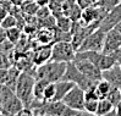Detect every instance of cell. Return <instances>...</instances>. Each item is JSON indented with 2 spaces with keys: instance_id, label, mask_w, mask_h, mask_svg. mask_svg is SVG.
<instances>
[{
  "instance_id": "obj_25",
  "label": "cell",
  "mask_w": 121,
  "mask_h": 116,
  "mask_svg": "<svg viewBox=\"0 0 121 116\" xmlns=\"http://www.w3.org/2000/svg\"><path fill=\"white\" fill-rule=\"evenodd\" d=\"M121 4V0H98V3L95 5L98 6H103V8L108 9L109 11L112 10L114 8H116L117 5Z\"/></svg>"
},
{
  "instance_id": "obj_14",
  "label": "cell",
  "mask_w": 121,
  "mask_h": 116,
  "mask_svg": "<svg viewBox=\"0 0 121 116\" xmlns=\"http://www.w3.org/2000/svg\"><path fill=\"white\" fill-rule=\"evenodd\" d=\"M55 86H56V93L54 101H59L65 98V95L76 86V83H73L72 81H67V79H60V81L55 82Z\"/></svg>"
},
{
  "instance_id": "obj_5",
  "label": "cell",
  "mask_w": 121,
  "mask_h": 116,
  "mask_svg": "<svg viewBox=\"0 0 121 116\" xmlns=\"http://www.w3.org/2000/svg\"><path fill=\"white\" fill-rule=\"evenodd\" d=\"M105 33L104 31L97 28L95 31L89 33L82 44L80 45L77 52H87V50H92V52H102L104 47V40H105Z\"/></svg>"
},
{
  "instance_id": "obj_11",
  "label": "cell",
  "mask_w": 121,
  "mask_h": 116,
  "mask_svg": "<svg viewBox=\"0 0 121 116\" xmlns=\"http://www.w3.org/2000/svg\"><path fill=\"white\" fill-rule=\"evenodd\" d=\"M25 103L21 100L16 94H13L12 97H10L8 100L4 103L3 109H1V115H18V112L25 107Z\"/></svg>"
},
{
  "instance_id": "obj_16",
  "label": "cell",
  "mask_w": 121,
  "mask_h": 116,
  "mask_svg": "<svg viewBox=\"0 0 121 116\" xmlns=\"http://www.w3.org/2000/svg\"><path fill=\"white\" fill-rule=\"evenodd\" d=\"M21 71L17 66H11L9 69V72H8V79H6V83L5 86L6 87H9V88H11L13 92H15V88H16V84L18 82V78L21 76Z\"/></svg>"
},
{
  "instance_id": "obj_24",
  "label": "cell",
  "mask_w": 121,
  "mask_h": 116,
  "mask_svg": "<svg viewBox=\"0 0 121 116\" xmlns=\"http://www.w3.org/2000/svg\"><path fill=\"white\" fill-rule=\"evenodd\" d=\"M0 26L4 27L5 30H8V28H11V27L17 26V18H16V16H15V15H12V13L10 12L9 15L4 18L3 22L0 23Z\"/></svg>"
},
{
  "instance_id": "obj_22",
  "label": "cell",
  "mask_w": 121,
  "mask_h": 116,
  "mask_svg": "<svg viewBox=\"0 0 121 116\" xmlns=\"http://www.w3.org/2000/svg\"><path fill=\"white\" fill-rule=\"evenodd\" d=\"M105 98H108L111 103L114 104V106L119 105L121 103V93H120V89L117 88V87H112V89L109 92V94Z\"/></svg>"
},
{
  "instance_id": "obj_23",
  "label": "cell",
  "mask_w": 121,
  "mask_h": 116,
  "mask_svg": "<svg viewBox=\"0 0 121 116\" xmlns=\"http://www.w3.org/2000/svg\"><path fill=\"white\" fill-rule=\"evenodd\" d=\"M98 99H86L84 101V111L91 115H95L98 107Z\"/></svg>"
},
{
  "instance_id": "obj_2",
  "label": "cell",
  "mask_w": 121,
  "mask_h": 116,
  "mask_svg": "<svg viewBox=\"0 0 121 116\" xmlns=\"http://www.w3.org/2000/svg\"><path fill=\"white\" fill-rule=\"evenodd\" d=\"M35 76L31 72L22 71L21 76L18 78V82L16 84L15 88V94L25 103L26 106L31 104V101L34 99L33 95V88H34V83H35Z\"/></svg>"
},
{
  "instance_id": "obj_32",
  "label": "cell",
  "mask_w": 121,
  "mask_h": 116,
  "mask_svg": "<svg viewBox=\"0 0 121 116\" xmlns=\"http://www.w3.org/2000/svg\"><path fill=\"white\" fill-rule=\"evenodd\" d=\"M114 28H115V30H116V31H119V32L121 33V20H120V21H119V22L116 23V26H115V27H114Z\"/></svg>"
},
{
  "instance_id": "obj_10",
  "label": "cell",
  "mask_w": 121,
  "mask_h": 116,
  "mask_svg": "<svg viewBox=\"0 0 121 116\" xmlns=\"http://www.w3.org/2000/svg\"><path fill=\"white\" fill-rule=\"evenodd\" d=\"M32 61L35 66L44 65L52 60V45H38L31 54Z\"/></svg>"
},
{
  "instance_id": "obj_35",
  "label": "cell",
  "mask_w": 121,
  "mask_h": 116,
  "mask_svg": "<svg viewBox=\"0 0 121 116\" xmlns=\"http://www.w3.org/2000/svg\"><path fill=\"white\" fill-rule=\"evenodd\" d=\"M0 115H1V114H0Z\"/></svg>"
},
{
  "instance_id": "obj_15",
  "label": "cell",
  "mask_w": 121,
  "mask_h": 116,
  "mask_svg": "<svg viewBox=\"0 0 121 116\" xmlns=\"http://www.w3.org/2000/svg\"><path fill=\"white\" fill-rule=\"evenodd\" d=\"M97 116H105V115H115V106L108 98H102L98 101L97 107Z\"/></svg>"
},
{
  "instance_id": "obj_3",
  "label": "cell",
  "mask_w": 121,
  "mask_h": 116,
  "mask_svg": "<svg viewBox=\"0 0 121 116\" xmlns=\"http://www.w3.org/2000/svg\"><path fill=\"white\" fill-rule=\"evenodd\" d=\"M77 49L70 40H58L52 45V60L71 62L75 60Z\"/></svg>"
},
{
  "instance_id": "obj_28",
  "label": "cell",
  "mask_w": 121,
  "mask_h": 116,
  "mask_svg": "<svg viewBox=\"0 0 121 116\" xmlns=\"http://www.w3.org/2000/svg\"><path fill=\"white\" fill-rule=\"evenodd\" d=\"M10 13V9L8 8H5L4 4H0V23L4 21V18L6 17Z\"/></svg>"
},
{
  "instance_id": "obj_31",
  "label": "cell",
  "mask_w": 121,
  "mask_h": 116,
  "mask_svg": "<svg viewBox=\"0 0 121 116\" xmlns=\"http://www.w3.org/2000/svg\"><path fill=\"white\" fill-rule=\"evenodd\" d=\"M33 1H35V4H37L39 8H42V6L49 5V1H50V0H33Z\"/></svg>"
},
{
  "instance_id": "obj_30",
  "label": "cell",
  "mask_w": 121,
  "mask_h": 116,
  "mask_svg": "<svg viewBox=\"0 0 121 116\" xmlns=\"http://www.w3.org/2000/svg\"><path fill=\"white\" fill-rule=\"evenodd\" d=\"M5 39H8V38H6V30L4 27L0 26V43L4 42Z\"/></svg>"
},
{
  "instance_id": "obj_6",
  "label": "cell",
  "mask_w": 121,
  "mask_h": 116,
  "mask_svg": "<svg viewBox=\"0 0 121 116\" xmlns=\"http://www.w3.org/2000/svg\"><path fill=\"white\" fill-rule=\"evenodd\" d=\"M62 101H64V103H65L69 107L87 114L86 111H84V101H86L84 89L81 88L80 86L76 84L73 88L65 95V98L62 99Z\"/></svg>"
},
{
  "instance_id": "obj_27",
  "label": "cell",
  "mask_w": 121,
  "mask_h": 116,
  "mask_svg": "<svg viewBox=\"0 0 121 116\" xmlns=\"http://www.w3.org/2000/svg\"><path fill=\"white\" fill-rule=\"evenodd\" d=\"M76 1H77V5L83 10V9L88 8V6L95 5V4L98 3V0H76Z\"/></svg>"
},
{
  "instance_id": "obj_1",
  "label": "cell",
  "mask_w": 121,
  "mask_h": 116,
  "mask_svg": "<svg viewBox=\"0 0 121 116\" xmlns=\"http://www.w3.org/2000/svg\"><path fill=\"white\" fill-rule=\"evenodd\" d=\"M67 62L50 60L44 65H40L35 71V78H43L49 82H58L62 79L66 72Z\"/></svg>"
},
{
  "instance_id": "obj_17",
  "label": "cell",
  "mask_w": 121,
  "mask_h": 116,
  "mask_svg": "<svg viewBox=\"0 0 121 116\" xmlns=\"http://www.w3.org/2000/svg\"><path fill=\"white\" fill-rule=\"evenodd\" d=\"M73 26V21L71 17L66 16V15H61L59 17H56V27L58 30L64 31V32H71Z\"/></svg>"
},
{
  "instance_id": "obj_29",
  "label": "cell",
  "mask_w": 121,
  "mask_h": 116,
  "mask_svg": "<svg viewBox=\"0 0 121 116\" xmlns=\"http://www.w3.org/2000/svg\"><path fill=\"white\" fill-rule=\"evenodd\" d=\"M8 72L9 69H0V84H5L8 79Z\"/></svg>"
},
{
  "instance_id": "obj_18",
  "label": "cell",
  "mask_w": 121,
  "mask_h": 116,
  "mask_svg": "<svg viewBox=\"0 0 121 116\" xmlns=\"http://www.w3.org/2000/svg\"><path fill=\"white\" fill-rule=\"evenodd\" d=\"M49 81H47V79H43V78H37L35 79V83H34V88H33V95L35 99L38 100H43V94H44V89L45 87L48 86Z\"/></svg>"
},
{
  "instance_id": "obj_21",
  "label": "cell",
  "mask_w": 121,
  "mask_h": 116,
  "mask_svg": "<svg viewBox=\"0 0 121 116\" xmlns=\"http://www.w3.org/2000/svg\"><path fill=\"white\" fill-rule=\"evenodd\" d=\"M55 93H56V86H55V82H49L48 86L45 87V89H44L43 100H44V101H54Z\"/></svg>"
},
{
  "instance_id": "obj_7",
  "label": "cell",
  "mask_w": 121,
  "mask_h": 116,
  "mask_svg": "<svg viewBox=\"0 0 121 116\" xmlns=\"http://www.w3.org/2000/svg\"><path fill=\"white\" fill-rule=\"evenodd\" d=\"M73 62L76 64L78 70H80L86 77L92 79V81L98 82L99 79L102 78V70L99 69L94 62H92L91 60H88V59H77V60H73Z\"/></svg>"
},
{
  "instance_id": "obj_20",
  "label": "cell",
  "mask_w": 121,
  "mask_h": 116,
  "mask_svg": "<svg viewBox=\"0 0 121 116\" xmlns=\"http://www.w3.org/2000/svg\"><path fill=\"white\" fill-rule=\"evenodd\" d=\"M21 34H22V31H21L17 26L6 30V38H8L11 43H13V44H16V43H18L21 40Z\"/></svg>"
},
{
  "instance_id": "obj_9",
  "label": "cell",
  "mask_w": 121,
  "mask_h": 116,
  "mask_svg": "<svg viewBox=\"0 0 121 116\" xmlns=\"http://www.w3.org/2000/svg\"><path fill=\"white\" fill-rule=\"evenodd\" d=\"M121 20V4L117 5L116 8H114L112 10H110L99 25V30H102L104 32H108L110 30H112L116 26V23Z\"/></svg>"
},
{
  "instance_id": "obj_19",
  "label": "cell",
  "mask_w": 121,
  "mask_h": 116,
  "mask_svg": "<svg viewBox=\"0 0 121 116\" xmlns=\"http://www.w3.org/2000/svg\"><path fill=\"white\" fill-rule=\"evenodd\" d=\"M112 84L109 82V81H106V79L104 78H100L99 81L95 83V88L99 93V95H100V99L102 98H105L106 95L109 94V92L112 89Z\"/></svg>"
},
{
  "instance_id": "obj_26",
  "label": "cell",
  "mask_w": 121,
  "mask_h": 116,
  "mask_svg": "<svg viewBox=\"0 0 121 116\" xmlns=\"http://www.w3.org/2000/svg\"><path fill=\"white\" fill-rule=\"evenodd\" d=\"M22 9H23L25 12L28 13V15H35V13H37V11H38V9H39V6L35 4V1H33V0H30L28 3H26V4L22 5Z\"/></svg>"
},
{
  "instance_id": "obj_33",
  "label": "cell",
  "mask_w": 121,
  "mask_h": 116,
  "mask_svg": "<svg viewBox=\"0 0 121 116\" xmlns=\"http://www.w3.org/2000/svg\"><path fill=\"white\" fill-rule=\"evenodd\" d=\"M119 89H120V93H121V86H120V87H119Z\"/></svg>"
},
{
  "instance_id": "obj_13",
  "label": "cell",
  "mask_w": 121,
  "mask_h": 116,
  "mask_svg": "<svg viewBox=\"0 0 121 116\" xmlns=\"http://www.w3.org/2000/svg\"><path fill=\"white\" fill-rule=\"evenodd\" d=\"M102 78L109 81L114 87H119L121 86V65L115 64L112 67L102 71Z\"/></svg>"
},
{
  "instance_id": "obj_34",
  "label": "cell",
  "mask_w": 121,
  "mask_h": 116,
  "mask_svg": "<svg viewBox=\"0 0 121 116\" xmlns=\"http://www.w3.org/2000/svg\"><path fill=\"white\" fill-rule=\"evenodd\" d=\"M0 114H1V106H0Z\"/></svg>"
},
{
  "instance_id": "obj_4",
  "label": "cell",
  "mask_w": 121,
  "mask_h": 116,
  "mask_svg": "<svg viewBox=\"0 0 121 116\" xmlns=\"http://www.w3.org/2000/svg\"><path fill=\"white\" fill-rule=\"evenodd\" d=\"M62 79H67V81H72L73 83H76L77 86H80L81 88H83L84 90L88 89L89 87L94 86L97 82L92 81L88 77H86L82 72L78 70V67L76 66V64L73 61L67 62V67H66V72L64 75Z\"/></svg>"
},
{
  "instance_id": "obj_8",
  "label": "cell",
  "mask_w": 121,
  "mask_h": 116,
  "mask_svg": "<svg viewBox=\"0 0 121 116\" xmlns=\"http://www.w3.org/2000/svg\"><path fill=\"white\" fill-rule=\"evenodd\" d=\"M119 49H121V33L116 31L115 28H112L105 33V40L102 53L114 54Z\"/></svg>"
},
{
  "instance_id": "obj_12",
  "label": "cell",
  "mask_w": 121,
  "mask_h": 116,
  "mask_svg": "<svg viewBox=\"0 0 121 116\" xmlns=\"http://www.w3.org/2000/svg\"><path fill=\"white\" fill-rule=\"evenodd\" d=\"M35 43L38 45H53L56 42L55 39V28H47L43 27L39 30L35 35Z\"/></svg>"
}]
</instances>
